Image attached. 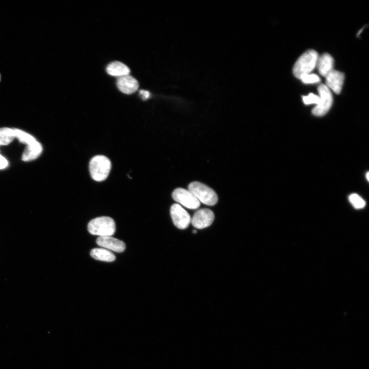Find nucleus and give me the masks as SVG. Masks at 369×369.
<instances>
[{
	"instance_id": "obj_11",
	"label": "nucleus",
	"mask_w": 369,
	"mask_h": 369,
	"mask_svg": "<svg viewBox=\"0 0 369 369\" xmlns=\"http://www.w3.org/2000/svg\"><path fill=\"white\" fill-rule=\"evenodd\" d=\"M117 86L123 93L130 95L138 89L139 84L134 78L129 75L118 78Z\"/></svg>"
},
{
	"instance_id": "obj_19",
	"label": "nucleus",
	"mask_w": 369,
	"mask_h": 369,
	"mask_svg": "<svg viewBox=\"0 0 369 369\" xmlns=\"http://www.w3.org/2000/svg\"><path fill=\"white\" fill-rule=\"evenodd\" d=\"M305 84H313L320 81L319 78L314 74H308L303 76L300 79Z\"/></svg>"
},
{
	"instance_id": "obj_14",
	"label": "nucleus",
	"mask_w": 369,
	"mask_h": 369,
	"mask_svg": "<svg viewBox=\"0 0 369 369\" xmlns=\"http://www.w3.org/2000/svg\"><path fill=\"white\" fill-rule=\"evenodd\" d=\"M107 72L111 76L120 78L129 75L130 70L124 64L116 61L110 63L107 66Z\"/></svg>"
},
{
	"instance_id": "obj_7",
	"label": "nucleus",
	"mask_w": 369,
	"mask_h": 369,
	"mask_svg": "<svg viewBox=\"0 0 369 369\" xmlns=\"http://www.w3.org/2000/svg\"><path fill=\"white\" fill-rule=\"evenodd\" d=\"M170 214L174 225L179 229H186L191 222L190 214L178 204H173L170 209Z\"/></svg>"
},
{
	"instance_id": "obj_22",
	"label": "nucleus",
	"mask_w": 369,
	"mask_h": 369,
	"mask_svg": "<svg viewBox=\"0 0 369 369\" xmlns=\"http://www.w3.org/2000/svg\"><path fill=\"white\" fill-rule=\"evenodd\" d=\"M140 94L141 96H142V98L144 100H146L148 99H149L151 96V93L149 91H146V90H141L140 91Z\"/></svg>"
},
{
	"instance_id": "obj_2",
	"label": "nucleus",
	"mask_w": 369,
	"mask_h": 369,
	"mask_svg": "<svg viewBox=\"0 0 369 369\" xmlns=\"http://www.w3.org/2000/svg\"><path fill=\"white\" fill-rule=\"evenodd\" d=\"M318 57V53L312 50L303 54L294 65V76L300 79L303 76L310 74L317 65Z\"/></svg>"
},
{
	"instance_id": "obj_21",
	"label": "nucleus",
	"mask_w": 369,
	"mask_h": 369,
	"mask_svg": "<svg viewBox=\"0 0 369 369\" xmlns=\"http://www.w3.org/2000/svg\"><path fill=\"white\" fill-rule=\"evenodd\" d=\"M8 165L7 160L2 155H0V169L6 168Z\"/></svg>"
},
{
	"instance_id": "obj_13",
	"label": "nucleus",
	"mask_w": 369,
	"mask_h": 369,
	"mask_svg": "<svg viewBox=\"0 0 369 369\" xmlns=\"http://www.w3.org/2000/svg\"><path fill=\"white\" fill-rule=\"evenodd\" d=\"M334 58L328 54H324L318 57L316 66L320 75L326 77L334 70Z\"/></svg>"
},
{
	"instance_id": "obj_17",
	"label": "nucleus",
	"mask_w": 369,
	"mask_h": 369,
	"mask_svg": "<svg viewBox=\"0 0 369 369\" xmlns=\"http://www.w3.org/2000/svg\"><path fill=\"white\" fill-rule=\"evenodd\" d=\"M15 136L21 143L29 145L36 141L35 139L29 134L18 129H14Z\"/></svg>"
},
{
	"instance_id": "obj_18",
	"label": "nucleus",
	"mask_w": 369,
	"mask_h": 369,
	"mask_svg": "<svg viewBox=\"0 0 369 369\" xmlns=\"http://www.w3.org/2000/svg\"><path fill=\"white\" fill-rule=\"evenodd\" d=\"M349 201L356 209L363 208L365 205V201L356 194L351 195L349 197Z\"/></svg>"
},
{
	"instance_id": "obj_10",
	"label": "nucleus",
	"mask_w": 369,
	"mask_h": 369,
	"mask_svg": "<svg viewBox=\"0 0 369 369\" xmlns=\"http://www.w3.org/2000/svg\"><path fill=\"white\" fill-rule=\"evenodd\" d=\"M97 243L103 248L118 253L123 252L126 248L125 244L123 241L111 236L99 237Z\"/></svg>"
},
{
	"instance_id": "obj_3",
	"label": "nucleus",
	"mask_w": 369,
	"mask_h": 369,
	"mask_svg": "<svg viewBox=\"0 0 369 369\" xmlns=\"http://www.w3.org/2000/svg\"><path fill=\"white\" fill-rule=\"evenodd\" d=\"M112 168V163L108 158L104 156L94 157L89 164L90 173L93 179L97 181L105 180Z\"/></svg>"
},
{
	"instance_id": "obj_16",
	"label": "nucleus",
	"mask_w": 369,
	"mask_h": 369,
	"mask_svg": "<svg viewBox=\"0 0 369 369\" xmlns=\"http://www.w3.org/2000/svg\"><path fill=\"white\" fill-rule=\"evenodd\" d=\"M15 137L14 129L7 127L0 128V146L10 144Z\"/></svg>"
},
{
	"instance_id": "obj_5",
	"label": "nucleus",
	"mask_w": 369,
	"mask_h": 369,
	"mask_svg": "<svg viewBox=\"0 0 369 369\" xmlns=\"http://www.w3.org/2000/svg\"><path fill=\"white\" fill-rule=\"evenodd\" d=\"M319 95V101L312 110V114L316 116L321 117L325 115L331 108L333 103V96L330 89L324 84H320L318 87Z\"/></svg>"
},
{
	"instance_id": "obj_12",
	"label": "nucleus",
	"mask_w": 369,
	"mask_h": 369,
	"mask_svg": "<svg viewBox=\"0 0 369 369\" xmlns=\"http://www.w3.org/2000/svg\"><path fill=\"white\" fill-rule=\"evenodd\" d=\"M42 150L41 144L35 141L27 146L23 153L22 159L25 162L34 160L41 155Z\"/></svg>"
},
{
	"instance_id": "obj_24",
	"label": "nucleus",
	"mask_w": 369,
	"mask_h": 369,
	"mask_svg": "<svg viewBox=\"0 0 369 369\" xmlns=\"http://www.w3.org/2000/svg\"><path fill=\"white\" fill-rule=\"evenodd\" d=\"M197 233V232L196 230H194V234H196V233Z\"/></svg>"
},
{
	"instance_id": "obj_15",
	"label": "nucleus",
	"mask_w": 369,
	"mask_h": 369,
	"mask_svg": "<svg viewBox=\"0 0 369 369\" xmlns=\"http://www.w3.org/2000/svg\"><path fill=\"white\" fill-rule=\"evenodd\" d=\"M90 255L98 261L113 262L116 260V256L114 254L112 251L103 248L93 249Z\"/></svg>"
},
{
	"instance_id": "obj_20",
	"label": "nucleus",
	"mask_w": 369,
	"mask_h": 369,
	"mask_svg": "<svg viewBox=\"0 0 369 369\" xmlns=\"http://www.w3.org/2000/svg\"><path fill=\"white\" fill-rule=\"evenodd\" d=\"M303 100L306 105L315 104H318L319 101V97L313 94H310L308 96H303Z\"/></svg>"
},
{
	"instance_id": "obj_23",
	"label": "nucleus",
	"mask_w": 369,
	"mask_h": 369,
	"mask_svg": "<svg viewBox=\"0 0 369 369\" xmlns=\"http://www.w3.org/2000/svg\"><path fill=\"white\" fill-rule=\"evenodd\" d=\"M368 174H369L368 172H367V174H366V178H367V179L368 180H369V179H368Z\"/></svg>"
},
{
	"instance_id": "obj_1",
	"label": "nucleus",
	"mask_w": 369,
	"mask_h": 369,
	"mask_svg": "<svg viewBox=\"0 0 369 369\" xmlns=\"http://www.w3.org/2000/svg\"><path fill=\"white\" fill-rule=\"evenodd\" d=\"M88 230L92 235L99 237H112L116 230L115 221L108 216L97 217L89 223Z\"/></svg>"
},
{
	"instance_id": "obj_6",
	"label": "nucleus",
	"mask_w": 369,
	"mask_h": 369,
	"mask_svg": "<svg viewBox=\"0 0 369 369\" xmlns=\"http://www.w3.org/2000/svg\"><path fill=\"white\" fill-rule=\"evenodd\" d=\"M172 198L176 202L190 209H198L200 206V201L189 190L177 189L173 192Z\"/></svg>"
},
{
	"instance_id": "obj_4",
	"label": "nucleus",
	"mask_w": 369,
	"mask_h": 369,
	"mask_svg": "<svg viewBox=\"0 0 369 369\" xmlns=\"http://www.w3.org/2000/svg\"><path fill=\"white\" fill-rule=\"evenodd\" d=\"M189 190L192 193L198 200L206 205L214 206L218 202L216 193L206 184L198 181L190 184Z\"/></svg>"
},
{
	"instance_id": "obj_9",
	"label": "nucleus",
	"mask_w": 369,
	"mask_h": 369,
	"mask_svg": "<svg viewBox=\"0 0 369 369\" xmlns=\"http://www.w3.org/2000/svg\"><path fill=\"white\" fill-rule=\"evenodd\" d=\"M326 78V86L335 93L340 94L345 80L344 73L333 70L328 74Z\"/></svg>"
},
{
	"instance_id": "obj_8",
	"label": "nucleus",
	"mask_w": 369,
	"mask_h": 369,
	"mask_svg": "<svg viewBox=\"0 0 369 369\" xmlns=\"http://www.w3.org/2000/svg\"><path fill=\"white\" fill-rule=\"evenodd\" d=\"M214 214L209 209H201L198 210L191 219L194 227L204 229L210 226L213 222Z\"/></svg>"
}]
</instances>
